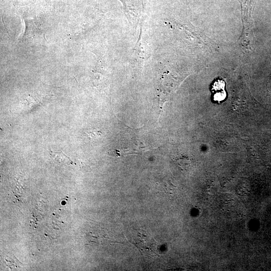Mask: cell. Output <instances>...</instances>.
Returning <instances> with one entry per match:
<instances>
[{
	"mask_svg": "<svg viewBox=\"0 0 271 271\" xmlns=\"http://www.w3.org/2000/svg\"><path fill=\"white\" fill-rule=\"evenodd\" d=\"M57 155H55V153H53V155H51L52 158L57 162L60 163H67L70 164L71 160L66 157L65 155L62 156L63 153H57Z\"/></svg>",
	"mask_w": 271,
	"mask_h": 271,
	"instance_id": "6da1fadb",
	"label": "cell"
},
{
	"mask_svg": "<svg viewBox=\"0 0 271 271\" xmlns=\"http://www.w3.org/2000/svg\"><path fill=\"white\" fill-rule=\"evenodd\" d=\"M86 136L91 139L95 138L97 136H99L101 133L100 131H95V130H89L85 132Z\"/></svg>",
	"mask_w": 271,
	"mask_h": 271,
	"instance_id": "7a4b0ae2",
	"label": "cell"
}]
</instances>
